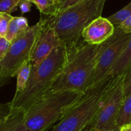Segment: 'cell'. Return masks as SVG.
Instances as JSON below:
<instances>
[{"mask_svg": "<svg viewBox=\"0 0 131 131\" xmlns=\"http://www.w3.org/2000/svg\"><path fill=\"white\" fill-rule=\"evenodd\" d=\"M101 45L81 42L69 50V59L49 92L74 91L87 93L91 90ZM48 92V93H49Z\"/></svg>", "mask_w": 131, "mask_h": 131, "instance_id": "1", "label": "cell"}, {"mask_svg": "<svg viewBox=\"0 0 131 131\" xmlns=\"http://www.w3.org/2000/svg\"><path fill=\"white\" fill-rule=\"evenodd\" d=\"M69 59V50L64 45L55 48L37 67H32L25 90L14 95L10 102L14 107L26 110L46 95L65 67Z\"/></svg>", "mask_w": 131, "mask_h": 131, "instance_id": "2", "label": "cell"}, {"mask_svg": "<svg viewBox=\"0 0 131 131\" xmlns=\"http://www.w3.org/2000/svg\"><path fill=\"white\" fill-rule=\"evenodd\" d=\"M106 0H83L54 16L44 18L68 49L81 42L82 32L92 21L102 16Z\"/></svg>", "mask_w": 131, "mask_h": 131, "instance_id": "3", "label": "cell"}, {"mask_svg": "<svg viewBox=\"0 0 131 131\" xmlns=\"http://www.w3.org/2000/svg\"><path fill=\"white\" fill-rule=\"evenodd\" d=\"M86 93L57 91L47 93L25 110V124L31 131H46L61 121Z\"/></svg>", "mask_w": 131, "mask_h": 131, "instance_id": "4", "label": "cell"}, {"mask_svg": "<svg viewBox=\"0 0 131 131\" xmlns=\"http://www.w3.org/2000/svg\"><path fill=\"white\" fill-rule=\"evenodd\" d=\"M113 79V77H109L97 87L88 91L83 99L51 131H83L90 126Z\"/></svg>", "mask_w": 131, "mask_h": 131, "instance_id": "5", "label": "cell"}, {"mask_svg": "<svg viewBox=\"0 0 131 131\" xmlns=\"http://www.w3.org/2000/svg\"><path fill=\"white\" fill-rule=\"evenodd\" d=\"M43 24V18L23 35L11 42L5 59L0 63V88L16 76L22 65L30 61V58L40 31Z\"/></svg>", "mask_w": 131, "mask_h": 131, "instance_id": "6", "label": "cell"}, {"mask_svg": "<svg viewBox=\"0 0 131 131\" xmlns=\"http://www.w3.org/2000/svg\"><path fill=\"white\" fill-rule=\"evenodd\" d=\"M124 79V75L113 78L90 129L100 131H120L116 119L125 98Z\"/></svg>", "mask_w": 131, "mask_h": 131, "instance_id": "7", "label": "cell"}, {"mask_svg": "<svg viewBox=\"0 0 131 131\" xmlns=\"http://www.w3.org/2000/svg\"><path fill=\"white\" fill-rule=\"evenodd\" d=\"M115 27L114 34L101 44L97 55L91 90L110 77L111 69L131 38V34L124 32L118 26Z\"/></svg>", "mask_w": 131, "mask_h": 131, "instance_id": "8", "label": "cell"}, {"mask_svg": "<svg viewBox=\"0 0 131 131\" xmlns=\"http://www.w3.org/2000/svg\"><path fill=\"white\" fill-rule=\"evenodd\" d=\"M59 37L54 28L47 24L43 18V24L38 36L30 61L32 67H37L44 60L52 51L61 46Z\"/></svg>", "mask_w": 131, "mask_h": 131, "instance_id": "9", "label": "cell"}, {"mask_svg": "<svg viewBox=\"0 0 131 131\" xmlns=\"http://www.w3.org/2000/svg\"><path fill=\"white\" fill-rule=\"evenodd\" d=\"M115 27L107 18L99 17L86 27L81 37L85 43L101 45L108 40L115 33Z\"/></svg>", "mask_w": 131, "mask_h": 131, "instance_id": "10", "label": "cell"}, {"mask_svg": "<svg viewBox=\"0 0 131 131\" xmlns=\"http://www.w3.org/2000/svg\"><path fill=\"white\" fill-rule=\"evenodd\" d=\"M25 110L11 102L0 103V131H31L25 124Z\"/></svg>", "mask_w": 131, "mask_h": 131, "instance_id": "11", "label": "cell"}, {"mask_svg": "<svg viewBox=\"0 0 131 131\" xmlns=\"http://www.w3.org/2000/svg\"><path fill=\"white\" fill-rule=\"evenodd\" d=\"M131 68V38L115 65L111 69L110 76L115 77L125 75Z\"/></svg>", "mask_w": 131, "mask_h": 131, "instance_id": "12", "label": "cell"}, {"mask_svg": "<svg viewBox=\"0 0 131 131\" xmlns=\"http://www.w3.org/2000/svg\"><path fill=\"white\" fill-rule=\"evenodd\" d=\"M30 26L28 19L24 17H13L10 22L6 38L10 42L24 34Z\"/></svg>", "mask_w": 131, "mask_h": 131, "instance_id": "13", "label": "cell"}, {"mask_svg": "<svg viewBox=\"0 0 131 131\" xmlns=\"http://www.w3.org/2000/svg\"><path fill=\"white\" fill-rule=\"evenodd\" d=\"M31 70V63L30 61H27L19 69L17 73V85L15 95L22 93L25 90L30 76Z\"/></svg>", "mask_w": 131, "mask_h": 131, "instance_id": "14", "label": "cell"}, {"mask_svg": "<svg viewBox=\"0 0 131 131\" xmlns=\"http://www.w3.org/2000/svg\"><path fill=\"white\" fill-rule=\"evenodd\" d=\"M116 122L119 127L131 124V93L124 98Z\"/></svg>", "mask_w": 131, "mask_h": 131, "instance_id": "15", "label": "cell"}, {"mask_svg": "<svg viewBox=\"0 0 131 131\" xmlns=\"http://www.w3.org/2000/svg\"><path fill=\"white\" fill-rule=\"evenodd\" d=\"M34 4L41 14L46 16H54L57 13V0H29Z\"/></svg>", "mask_w": 131, "mask_h": 131, "instance_id": "16", "label": "cell"}, {"mask_svg": "<svg viewBox=\"0 0 131 131\" xmlns=\"http://www.w3.org/2000/svg\"><path fill=\"white\" fill-rule=\"evenodd\" d=\"M131 15V1L127 5L111 15V16L107 17V19L111 22L114 26H118L122 23H124L125 20L128 19Z\"/></svg>", "mask_w": 131, "mask_h": 131, "instance_id": "17", "label": "cell"}, {"mask_svg": "<svg viewBox=\"0 0 131 131\" xmlns=\"http://www.w3.org/2000/svg\"><path fill=\"white\" fill-rule=\"evenodd\" d=\"M20 0H0V13L11 14L17 10Z\"/></svg>", "mask_w": 131, "mask_h": 131, "instance_id": "18", "label": "cell"}, {"mask_svg": "<svg viewBox=\"0 0 131 131\" xmlns=\"http://www.w3.org/2000/svg\"><path fill=\"white\" fill-rule=\"evenodd\" d=\"M13 16L10 14L0 13V37H6L9 24Z\"/></svg>", "mask_w": 131, "mask_h": 131, "instance_id": "19", "label": "cell"}, {"mask_svg": "<svg viewBox=\"0 0 131 131\" xmlns=\"http://www.w3.org/2000/svg\"><path fill=\"white\" fill-rule=\"evenodd\" d=\"M81 1L83 0H58L56 4V8H57L56 14L71 6H74Z\"/></svg>", "mask_w": 131, "mask_h": 131, "instance_id": "20", "label": "cell"}, {"mask_svg": "<svg viewBox=\"0 0 131 131\" xmlns=\"http://www.w3.org/2000/svg\"><path fill=\"white\" fill-rule=\"evenodd\" d=\"M10 45L11 42L8 40L6 37H0V63L5 59Z\"/></svg>", "mask_w": 131, "mask_h": 131, "instance_id": "21", "label": "cell"}, {"mask_svg": "<svg viewBox=\"0 0 131 131\" xmlns=\"http://www.w3.org/2000/svg\"><path fill=\"white\" fill-rule=\"evenodd\" d=\"M124 91L125 97L131 93V68L124 75Z\"/></svg>", "mask_w": 131, "mask_h": 131, "instance_id": "22", "label": "cell"}, {"mask_svg": "<svg viewBox=\"0 0 131 131\" xmlns=\"http://www.w3.org/2000/svg\"><path fill=\"white\" fill-rule=\"evenodd\" d=\"M32 3L29 0H20L19 7L22 14L29 12L31 9Z\"/></svg>", "mask_w": 131, "mask_h": 131, "instance_id": "23", "label": "cell"}, {"mask_svg": "<svg viewBox=\"0 0 131 131\" xmlns=\"http://www.w3.org/2000/svg\"><path fill=\"white\" fill-rule=\"evenodd\" d=\"M118 26L125 33L131 34V15L124 23H122Z\"/></svg>", "mask_w": 131, "mask_h": 131, "instance_id": "24", "label": "cell"}, {"mask_svg": "<svg viewBox=\"0 0 131 131\" xmlns=\"http://www.w3.org/2000/svg\"><path fill=\"white\" fill-rule=\"evenodd\" d=\"M120 131H131V124L122 126L120 128Z\"/></svg>", "mask_w": 131, "mask_h": 131, "instance_id": "25", "label": "cell"}, {"mask_svg": "<svg viewBox=\"0 0 131 131\" xmlns=\"http://www.w3.org/2000/svg\"><path fill=\"white\" fill-rule=\"evenodd\" d=\"M88 131H100V130H97V129H89V130Z\"/></svg>", "mask_w": 131, "mask_h": 131, "instance_id": "26", "label": "cell"}, {"mask_svg": "<svg viewBox=\"0 0 131 131\" xmlns=\"http://www.w3.org/2000/svg\"><path fill=\"white\" fill-rule=\"evenodd\" d=\"M57 1H58V0H57ZM57 2H58V1H57Z\"/></svg>", "mask_w": 131, "mask_h": 131, "instance_id": "27", "label": "cell"}]
</instances>
